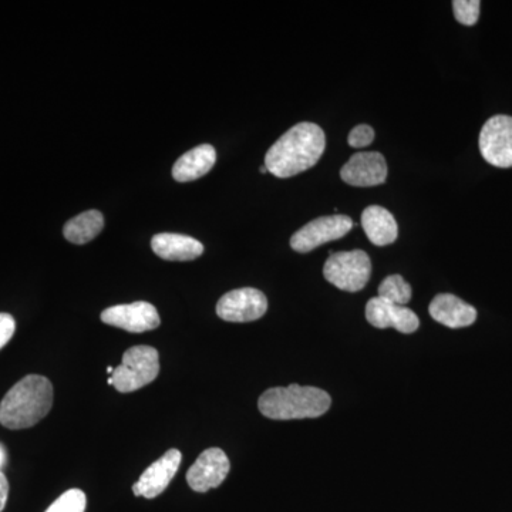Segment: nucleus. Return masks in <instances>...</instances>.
Segmentation results:
<instances>
[{
	"label": "nucleus",
	"mask_w": 512,
	"mask_h": 512,
	"mask_svg": "<svg viewBox=\"0 0 512 512\" xmlns=\"http://www.w3.org/2000/svg\"><path fill=\"white\" fill-rule=\"evenodd\" d=\"M326 147L322 128L315 123H299L269 148L265 156L268 173L276 178H291L318 163Z\"/></svg>",
	"instance_id": "nucleus-1"
},
{
	"label": "nucleus",
	"mask_w": 512,
	"mask_h": 512,
	"mask_svg": "<svg viewBox=\"0 0 512 512\" xmlns=\"http://www.w3.org/2000/svg\"><path fill=\"white\" fill-rule=\"evenodd\" d=\"M53 406V386L45 376L23 377L0 403V424L6 429L22 430L45 419Z\"/></svg>",
	"instance_id": "nucleus-2"
},
{
	"label": "nucleus",
	"mask_w": 512,
	"mask_h": 512,
	"mask_svg": "<svg viewBox=\"0 0 512 512\" xmlns=\"http://www.w3.org/2000/svg\"><path fill=\"white\" fill-rule=\"evenodd\" d=\"M332 399L325 390L291 384L274 387L259 397V412L271 420L316 419L330 409Z\"/></svg>",
	"instance_id": "nucleus-3"
},
{
	"label": "nucleus",
	"mask_w": 512,
	"mask_h": 512,
	"mask_svg": "<svg viewBox=\"0 0 512 512\" xmlns=\"http://www.w3.org/2000/svg\"><path fill=\"white\" fill-rule=\"evenodd\" d=\"M160 373V355L151 346H134L123 355V362L114 369L111 380L120 393H131L153 383Z\"/></svg>",
	"instance_id": "nucleus-4"
},
{
	"label": "nucleus",
	"mask_w": 512,
	"mask_h": 512,
	"mask_svg": "<svg viewBox=\"0 0 512 512\" xmlns=\"http://www.w3.org/2000/svg\"><path fill=\"white\" fill-rule=\"evenodd\" d=\"M372 262L362 249L348 252H333L323 268V276L329 284L340 291L359 292L369 282Z\"/></svg>",
	"instance_id": "nucleus-5"
},
{
	"label": "nucleus",
	"mask_w": 512,
	"mask_h": 512,
	"mask_svg": "<svg viewBox=\"0 0 512 512\" xmlns=\"http://www.w3.org/2000/svg\"><path fill=\"white\" fill-rule=\"evenodd\" d=\"M353 227L355 224L348 215L338 214L316 218L292 235L291 247L293 251L306 254L322 247L323 244L345 237Z\"/></svg>",
	"instance_id": "nucleus-6"
},
{
	"label": "nucleus",
	"mask_w": 512,
	"mask_h": 512,
	"mask_svg": "<svg viewBox=\"0 0 512 512\" xmlns=\"http://www.w3.org/2000/svg\"><path fill=\"white\" fill-rule=\"evenodd\" d=\"M481 156L498 168L512 167V117L494 116L481 128Z\"/></svg>",
	"instance_id": "nucleus-7"
},
{
	"label": "nucleus",
	"mask_w": 512,
	"mask_h": 512,
	"mask_svg": "<svg viewBox=\"0 0 512 512\" xmlns=\"http://www.w3.org/2000/svg\"><path fill=\"white\" fill-rule=\"evenodd\" d=\"M268 311V299L254 288L235 289L225 293L217 305V315L227 322H254Z\"/></svg>",
	"instance_id": "nucleus-8"
},
{
	"label": "nucleus",
	"mask_w": 512,
	"mask_h": 512,
	"mask_svg": "<svg viewBox=\"0 0 512 512\" xmlns=\"http://www.w3.org/2000/svg\"><path fill=\"white\" fill-rule=\"evenodd\" d=\"M231 464L221 448H208L188 470L187 483L195 493H207L218 488L228 477Z\"/></svg>",
	"instance_id": "nucleus-9"
},
{
	"label": "nucleus",
	"mask_w": 512,
	"mask_h": 512,
	"mask_svg": "<svg viewBox=\"0 0 512 512\" xmlns=\"http://www.w3.org/2000/svg\"><path fill=\"white\" fill-rule=\"evenodd\" d=\"M106 325L124 329L131 333H143L160 326L158 311L151 303L134 302L128 305L111 306L100 316Z\"/></svg>",
	"instance_id": "nucleus-10"
},
{
	"label": "nucleus",
	"mask_w": 512,
	"mask_h": 512,
	"mask_svg": "<svg viewBox=\"0 0 512 512\" xmlns=\"http://www.w3.org/2000/svg\"><path fill=\"white\" fill-rule=\"evenodd\" d=\"M181 451L168 450L163 457L154 461L150 467L141 474L136 484L133 485V493L136 497L153 498L158 497L167 490L168 485L177 474L178 468L181 466Z\"/></svg>",
	"instance_id": "nucleus-11"
},
{
	"label": "nucleus",
	"mask_w": 512,
	"mask_h": 512,
	"mask_svg": "<svg viewBox=\"0 0 512 512\" xmlns=\"http://www.w3.org/2000/svg\"><path fill=\"white\" fill-rule=\"evenodd\" d=\"M389 168L383 154L356 153L340 170V177L353 187H376L386 183Z\"/></svg>",
	"instance_id": "nucleus-12"
},
{
	"label": "nucleus",
	"mask_w": 512,
	"mask_h": 512,
	"mask_svg": "<svg viewBox=\"0 0 512 512\" xmlns=\"http://www.w3.org/2000/svg\"><path fill=\"white\" fill-rule=\"evenodd\" d=\"M366 319L377 329L394 328L402 333L416 332L420 326V320L412 309L393 305L379 296L367 302Z\"/></svg>",
	"instance_id": "nucleus-13"
},
{
	"label": "nucleus",
	"mask_w": 512,
	"mask_h": 512,
	"mask_svg": "<svg viewBox=\"0 0 512 512\" xmlns=\"http://www.w3.org/2000/svg\"><path fill=\"white\" fill-rule=\"evenodd\" d=\"M429 312L436 322L451 329L467 328L477 319L476 308L451 293L437 295L430 303Z\"/></svg>",
	"instance_id": "nucleus-14"
},
{
	"label": "nucleus",
	"mask_w": 512,
	"mask_h": 512,
	"mask_svg": "<svg viewBox=\"0 0 512 512\" xmlns=\"http://www.w3.org/2000/svg\"><path fill=\"white\" fill-rule=\"evenodd\" d=\"M154 254L165 261H192L204 254V245L198 239L180 234H157L151 239Z\"/></svg>",
	"instance_id": "nucleus-15"
},
{
	"label": "nucleus",
	"mask_w": 512,
	"mask_h": 512,
	"mask_svg": "<svg viewBox=\"0 0 512 512\" xmlns=\"http://www.w3.org/2000/svg\"><path fill=\"white\" fill-rule=\"evenodd\" d=\"M217 163V151L210 144L192 148L183 157L178 158L173 167V177L178 183L198 180L210 173Z\"/></svg>",
	"instance_id": "nucleus-16"
},
{
	"label": "nucleus",
	"mask_w": 512,
	"mask_h": 512,
	"mask_svg": "<svg viewBox=\"0 0 512 512\" xmlns=\"http://www.w3.org/2000/svg\"><path fill=\"white\" fill-rule=\"evenodd\" d=\"M362 227L369 241L376 247L393 244L399 237V227L392 212L379 205H372L363 211Z\"/></svg>",
	"instance_id": "nucleus-17"
},
{
	"label": "nucleus",
	"mask_w": 512,
	"mask_h": 512,
	"mask_svg": "<svg viewBox=\"0 0 512 512\" xmlns=\"http://www.w3.org/2000/svg\"><path fill=\"white\" fill-rule=\"evenodd\" d=\"M103 228V214L97 210H90L67 221L63 228V235L72 244L84 245L96 238Z\"/></svg>",
	"instance_id": "nucleus-18"
},
{
	"label": "nucleus",
	"mask_w": 512,
	"mask_h": 512,
	"mask_svg": "<svg viewBox=\"0 0 512 512\" xmlns=\"http://www.w3.org/2000/svg\"><path fill=\"white\" fill-rule=\"evenodd\" d=\"M412 295V286L407 284L400 275L387 276L379 286V298L393 305H406L412 299Z\"/></svg>",
	"instance_id": "nucleus-19"
},
{
	"label": "nucleus",
	"mask_w": 512,
	"mask_h": 512,
	"mask_svg": "<svg viewBox=\"0 0 512 512\" xmlns=\"http://www.w3.org/2000/svg\"><path fill=\"white\" fill-rule=\"evenodd\" d=\"M86 503V494L82 490L73 488V490L60 495L55 503L47 508L46 512H84Z\"/></svg>",
	"instance_id": "nucleus-20"
},
{
	"label": "nucleus",
	"mask_w": 512,
	"mask_h": 512,
	"mask_svg": "<svg viewBox=\"0 0 512 512\" xmlns=\"http://www.w3.org/2000/svg\"><path fill=\"white\" fill-rule=\"evenodd\" d=\"M480 0H454L453 10L457 22L464 26H474L480 18Z\"/></svg>",
	"instance_id": "nucleus-21"
},
{
	"label": "nucleus",
	"mask_w": 512,
	"mask_h": 512,
	"mask_svg": "<svg viewBox=\"0 0 512 512\" xmlns=\"http://www.w3.org/2000/svg\"><path fill=\"white\" fill-rule=\"evenodd\" d=\"M376 134L372 127L367 124H359L350 131L348 143L353 148H365L375 140Z\"/></svg>",
	"instance_id": "nucleus-22"
},
{
	"label": "nucleus",
	"mask_w": 512,
	"mask_h": 512,
	"mask_svg": "<svg viewBox=\"0 0 512 512\" xmlns=\"http://www.w3.org/2000/svg\"><path fill=\"white\" fill-rule=\"evenodd\" d=\"M15 319L9 313H0V349L8 345L15 333Z\"/></svg>",
	"instance_id": "nucleus-23"
},
{
	"label": "nucleus",
	"mask_w": 512,
	"mask_h": 512,
	"mask_svg": "<svg viewBox=\"0 0 512 512\" xmlns=\"http://www.w3.org/2000/svg\"><path fill=\"white\" fill-rule=\"evenodd\" d=\"M9 497V483L8 478L5 474L0 471V512L5 510L6 503H8Z\"/></svg>",
	"instance_id": "nucleus-24"
},
{
	"label": "nucleus",
	"mask_w": 512,
	"mask_h": 512,
	"mask_svg": "<svg viewBox=\"0 0 512 512\" xmlns=\"http://www.w3.org/2000/svg\"><path fill=\"white\" fill-rule=\"evenodd\" d=\"M5 451H3V448L0 447V467L3 466V463H5Z\"/></svg>",
	"instance_id": "nucleus-25"
},
{
	"label": "nucleus",
	"mask_w": 512,
	"mask_h": 512,
	"mask_svg": "<svg viewBox=\"0 0 512 512\" xmlns=\"http://www.w3.org/2000/svg\"><path fill=\"white\" fill-rule=\"evenodd\" d=\"M259 171H261L262 174L268 173V168L265 167V165H262L261 168H259Z\"/></svg>",
	"instance_id": "nucleus-26"
},
{
	"label": "nucleus",
	"mask_w": 512,
	"mask_h": 512,
	"mask_svg": "<svg viewBox=\"0 0 512 512\" xmlns=\"http://www.w3.org/2000/svg\"><path fill=\"white\" fill-rule=\"evenodd\" d=\"M114 369L113 367H107V375H113Z\"/></svg>",
	"instance_id": "nucleus-27"
}]
</instances>
